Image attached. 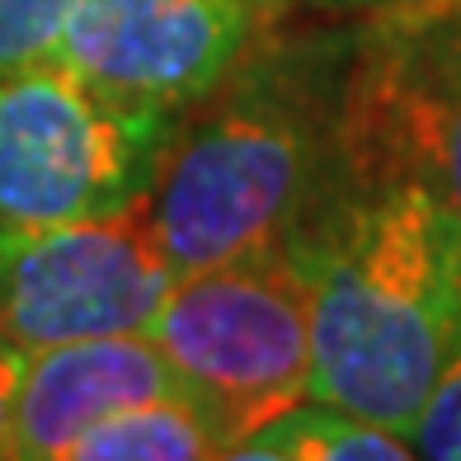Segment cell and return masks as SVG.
<instances>
[{"label": "cell", "mask_w": 461, "mask_h": 461, "mask_svg": "<svg viewBox=\"0 0 461 461\" xmlns=\"http://www.w3.org/2000/svg\"><path fill=\"white\" fill-rule=\"evenodd\" d=\"M146 334L226 447L311 395V278L297 249L179 274Z\"/></svg>", "instance_id": "3957f363"}, {"label": "cell", "mask_w": 461, "mask_h": 461, "mask_svg": "<svg viewBox=\"0 0 461 461\" xmlns=\"http://www.w3.org/2000/svg\"><path fill=\"white\" fill-rule=\"evenodd\" d=\"M456 5H461V0H456Z\"/></svg>", "instance_id": "9a60e30c"}, {"label": "cell", "mask_w": 461, "mask_h": 461, "mask_svg": "<svg viewBox=\"0 0 461 461\" xmlns=\"http://www.w3.org/2000/svg\"><path fill=\"white\" fill-rule=\"evenodd\" d=\"M311 395L405 433L461 348V226L424 184L353 188L297 245Z\"/></svg>", "instance_id": "7a4b0ae2"}, {"label": "cell", "mask_w": 461, "mask_h": 461, "mask_svg": "<svg viewBox=\"0 0 461 461\" xmlns=\"http://www.w3.org/2000/svg\"><path fill=\"white\" fill-rule=\"evenodd\" d=\"M283 10L287 0H80L52 61L122 104L188 113Z\"/></svg>", "instance_id": "52a82bcc"}, {"label": "cell", "mask_w": 461, "mask_h": 461, "mask_svg": "<svg viewBox=\"0 0 461 461\" xmlns=\"http://www.w3.org/2000/svg\"><path fill=\"white\" fill-rule=\"evenodd\" d=\"M226 452V433L184 391H175L99 419L71 443L67 461H203Z\"/></svg>", "instance_id": "30bf717a"}, {"label": "cell", "mask_w": 461, "mask_h": 461, "mask_svg": "<svg viewBox=\"0 0 461 461\" xmlns=\"http://www.w3.org/2000/svg\"><path fill=\"white\" fill-rule=\"evenodd\" d=\"M184 113L137 109L57 61L0 80V230L141 207Z\"/></svg>", "instance_id": "277c9868"}, {"label": "cell", "mask_w": 461, "mask_h": 461, "mask_svg": "<svg viewBox=\"0 0 461 461\" xmlns=\"http://www.w3.org/2000/svg\"><path fill=\"white\" fill-rule=\"evenodd\" d=\"M410 452L429 461H461V348L456 358L443 367V376L424 395L414 424L405 429Z\"/></svg>", "instance_id": "7c38bea8"}, {"label": "cell", "mask_w": 461, "mask_h": 461, "mask_svg": "<svg viewBox=\"0 0 461 461\" xmlns=\"http://www.w3.org/2000/svg\"><path fill=\"white\" fill-rule=\"evenodd\" d=\"M179 382L146 330L48 348H14L10 456L67 461L71 443L128 405L175 395Z\"/></svg>", "instance_id": "ba28073f"}, {"label": "cell", "mask_w": 461, "mask_h": 461, "mask_svg": "<svg viewBox=\"0 0 461 461\" xmlns=\"http://www.w3.org/2000/svg\"><path fill=\"white\" fill-rule=\"evenodd\" d=\"M353 29L274 33L184 113L146 198L175 274L297 249L344 188V76Z\"/></svg>", "instance_id": "6da1fadb"}, {"label": "cell", "mask_w": 461, "mask_h": 461, "mask_svg": "<svg viewBox=\"0 0 461 461\" xmlns=\"http://www.w3.org/2000/svg\"><path fill=\"white\" fill-rule=\"evenodd\" d=\"M230 456L245 461H405L410 438L382 429L363 414L325 405L316 395L287 405L283 414L264 419L255 433H245Z\"/></svg>", "instance_id": "9c48e42d"}, {"label": "cell", "mask_w": 461, "mask_h": 461, "mask_svg": "<svg viewBox=\"0 0 461 461\" xmlns=\"http://www.w3.org/2000/svg\"><path fill=\"white\" fill-rule=\"evenodd\" d=\"M414 179L461 226V5L386 10L353 29L344 188Z\"/></svg>", "instance_id": "5b68a950"}, {"label": "cell", "mask_w": 461, "mask_h": 461, "mask_svg": "<svg viewBox=\"0 0 461 461\" xmlns=\"http://www.w3.org/2000/svg\"><path fill=\"white\" fill-rule=\"evenodd\" d=\"M80 0H0V80L52 61Z\"/></svg>", "instance_id": "8fae6325"}, {"label": "cell", "mask_w": 461, "mask_h": 461, "mask_svg": "<svg viewBox=\"0 0 461 461\" xmlns=\"http://www.w3.org/2000/svg\"><path fill=\"white\" fill-rule=\"evenodd\" d=\"M10 405H14V348L0 344V456H10Z\"/></svg>", "instance_id": "5bb4252c"}, {"label": "cell", "mask_w": 461, "mask_h": 461, "mask_svg": "<svg viewBox=\"0 0 461 461\" xmlns=\"http://www.w3.org/2000/svg\"><path fill=\"white\" fill-rule=\"evenodd\" d=\"M311 10H344V14H386V10H419V5H447V0H287Z\"/></svg>", "instance_id": "4fadbf2b"}, {"label": "cell", "mask_w": 461, "mask_h": 461, "mask_svg": "<svg viewBox=\"0 0 461 461\" xmlns=\"http://www.w3.org/2000/svg\"><path fill=\"white\" fill-rule=\"evenodd\" d=\"M175 278L146 203L95 221L0 230V344L24 353L146 330Z\"/></svg>", "instance_id": "8992f818"}]
</instances>
